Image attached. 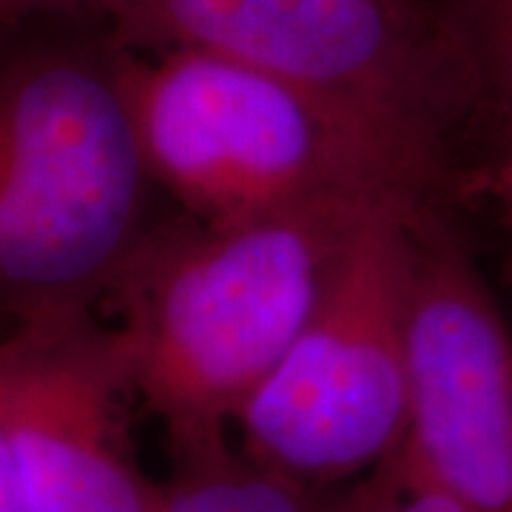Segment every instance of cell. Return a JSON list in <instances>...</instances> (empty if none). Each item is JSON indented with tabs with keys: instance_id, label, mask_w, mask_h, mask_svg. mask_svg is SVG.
Segmentation results:
<instances>
[{
	"instance_id": "cell-2",
	"label": "cell",
	"mask_w": 512,
	"mask_h": 512,
	"mask_svg": "<svg viewBox=\"0 0 512 512\" xmlns=\"http://www.w3.org/2000/svg\"><path fill=\"white\" fill-rule=\"evenodd\" d=\"M114 55L151 183L205 222L339 197L439 200L447 151L279 74L200 49Z\"/></svg>"
},
{
	"instance_id": "cell-12",
	"label": "cell",
	"mask_w": 512,
	"mask_h": 512,
	"mask_svg": "<svg viewBox=\"0 0 512 512\" xmlns=\"http://www.w3.org/2000/svg\"><path fill=\"white\" fill-rule=\"evenodd\" d=\"M0 512H29L26 507V493H23V478H20V464L12 433L6 424L3 402H0Z\"/></svg>"
},
{
	"instance_id": "cell-6",
	"label": "cell",
	"mask_w": 512,
	"mask_h": 512,
	"mask_svg": "<svg viewBox=\"0 0 512 512\" xmlns=\"http://www.w3.org/2000/svg\"><path fill=\"white\" fill-rule=\"evenodd\" d=\"M404 456L467 512H512V330L439 202L413 214Z\"/></svg>"
},
{
	"instance_id": "cell-9",
	"label": "cell",
	"mask_w": 512,
	"mask_h": 512,
	"mask_svg": "<svg viewBox=\"0 0 512 512\" xmlns=\"http://www.w3.org/2000/svg\"><path fill=\"white\" fill-rule=\"evenodd\" d=\"M473 89L476 114L512 154V0H444L439 6Z\"/></svg>"
},
{
	"instance_id": "cell-10",
	"label": "cell",
	"mask_w": 512,
	"mask_h": 512,
	"mask_svg": "<svg viewBox=\"0 0 512 512\" xmlns=\"http://www.w3.org/2000/svg\"><path fill=\"white\" fill-rule=\"evenodd\" d=\"M342 512H467L450 493L410 464L402 450L345 493Z\"/></svg>"
},
{
	"instance_id": "cell-3",
	"label": "cell",
	"mask_w": 512,
	"mask_h": 512,
	"mask_svg": "<svg viewBox=\"0 0 512 512\" xmlns=\"http://www.w3.org/2000/svg\"><path fill=\"white\" fill-rule=\"evenodd\" d=\"M148 183L114 55H0V336L92 311L146 234Z\"/></svg>"
},
{
	"instance_id": "cell-5",
	"label": "cell",
	"mask_w": 512,
	"mask_h": 512,
	"mask_svg": "<svg viewBox=\"0 0 512 512\" xmlns=\"http://www.w3.org/2000/svg\"><path fill=\"white\" fill-rule=\"evenodd\" d=\"M111 23L128 46L234 57L441 151L476 114L441 9L416 0H117Z\"/></svg>"
},
{
	"instance_id": "cell-1",
	"label": "cell",
	"mask_w": 512,
	"mask_h": 512,
	"mask_svg": "<svg viewBox=\"0 0 512 512\" xmlns=\"http://www.w3.org/2000/svg\"><path fill=\"white\" fill-rule=\"evenodd\" d=\"M393 197L237 222L188 217L140 237L106 296L131 390L163 421L171 450L228 436L308 325L359 225Z\"/></svg>"
},
{
	"instance_id": "cell-4",
	"label": "cell",
	"mask_w": 512,
	"mask_h": 512,
	"mask_svg": "<svg viewBox=\"0 0 512 512\" xmlns=\"http://www.w3.org/2000/svg\"><path fill=\"white\" fill-rule=\"evenodd\" d=\"M393 197L359 225L308 325L239 410V450L313 490L373 473L410 413L407 296L413 214Z\"/></svg>"
},
{
	"instance_id": "cell-7",
	"label": "cell",
	"mask_w": 512,
	"mask_h": 512,
	"mask_svg": "<svg viewBox=\"0 0 512 512\" xmlns=\"http://www.w3.org/2000/svg\"><path fill=\"white\" fill-rule=\"evenodd\" d=\"M128 396L114 330L92 311L0 336V402L29 512H160L165 484L128 444Z\"/></svg>"
},
{
	"instance_id": "cell-11",
	"label": "cell",
	"mask_w": 512,
	"mask_h": 512,
	"mask_svg": "<svg viewBox=\"0 0 512 512\" xmlns=\"http://www.w3.org/2000/svg\"><path fill=\"white\" fill-rule=\"evenodd\" d=\"M72 18V15H103L114 20L117 0H0V29L18 26L35 18Z\"/></svg>"
},
{
	"instance_id": "cell-8",
	"label": "cell",
	"mask_w": 512,
	"mask_h": 512,
	"mask_svg": "<svg viewBox=\"0 0 512 512\" xmlns=\"http://www.w3.org/2000/svg\"><path fill=\"white\" fill-rule=\"evenodd\" d=\"M342 498L265 470L228 436L174 447V476L160 512H342Z\"/></svg>"
},
{
	"instance_id": "cell-13",
	"label": "cell",
	"mask_w": 512,
	"mask_h": 512,
	"mask_svg": "<svg viewBox=\"0 0 512 512\" xmlns=\"http://www.w3.org/2000/svg\"><path fill=\"white\" fill-rule=\"evenodd\" d=\"M481 188L493 197L501 225L507 231V245H510V271H512V154L498 157L484 174H481Z\"/></svg>"
}]
</instances>
